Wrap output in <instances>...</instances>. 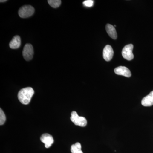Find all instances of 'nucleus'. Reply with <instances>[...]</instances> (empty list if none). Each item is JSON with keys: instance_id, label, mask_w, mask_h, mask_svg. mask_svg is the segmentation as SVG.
Segmentation results:
<instances>
[{"instance_id": "423d86ee", "label": "nucleus", "mask_w": 153, "mask_h": 153, "mask_svg": "<svg viewBox=\"0 0 153 153\" xmlns=\"http://www.w3.org/2000/svg\"><path fill=\"white\" fill-rule=\"evenodd\" d=\"M115 73L118 75H122L127 77L131 76V73L129 69L125 66H120L117 67L114 70Z\"/></svg>"}, {"instance_id": "ddd939ff", "label": "nucleus", "mask_w": 153, "mask_h": 153, "mask_svg": "<svg viewBox=\"0 0 153 153\" xmlns=\"http://www.w3.org/2000/svg\"><path fill=\"white\" fill-rule=\"evenodd\" d=\"M49 5L54 8L58 7L61 4V1L60 0H49L48 1Z\"/></svg>"}, {"instance_id": "9b49d317", "label": "nucleus", "mask_w": 153, "mask_h": 153, "mask_svg": "<svg viewBox=\"0 0 153 153\" xmlns=\"http://www.w3.org/2000/svg\"><path fill=\"white\" fill-rule=\"evenodd\" d=\"M105 29H106L107 33L111 38L114 40L117 38V33L113 26L110 24H107L105 27Z\"/></svg>"}, {"instance_id": "20e7f679", "label": "nucleus", "mask_w": 153, "mask_h": 153, "mask_svg": "<svg viewBox=\"0 0 153 153\" xmlns=\"http://www.w3.org/2000/svg\"><path fill=\"white\" fill-rule=\"evenodd\" d=\"M134 46L133 44H129L126 45L123 49L122 54L124 58L128 60H131L134 58L132 53Z\"/></svg>"}, {"instance_id": "f03ea898", "label": "nucleus", "mask_w": 153, "mask_h": 153, "mask_svg": "<svg viewBox=\"0 0 153 153\" xmlns=\"http://www.w3.org/2000/svg\"><path fill=\"white\" fill-rule=\"evenodd\" d=\"M70 119L75 125L85 127L87 125V121L85 118L79 116L77 113L75 111H73L71 113Z\"/></svg>"}, {"instance_id": "7ed1b4c3", "label": "nucleus", "mask_w": 153, "mask_h": 153, "mask_svg": "<svg viewBox=\"0 0 153 153\" xmlns=\"http://www.w3.org/2000/svg\"><path fill=\"white\" fill-rule=\"evenodd\" d=\"M35 9L31 5H25L20 8L19 11V16L22 18H27L33 16Z\"/></svg>"}, {"instance_id": "39448f33", "label": "nucleus", "mask_w": 153, "mask_h": 153, "mask_svg": "<svg viewBox=\"0 0 153 153\" xmlns=\"http://www.w3.org/2000/svg\"><path fill=\"white\" fill-rule=\"evenodd\" d=\"M34 54L33 46L31 44H27L25 45L23 51V55L25 60L29 61L32 60Z\"/></svg>"}, {"instance_id": "f257e3e1", "label": "nucleus", "mask_w": 153, "mask_h": 153, "mask_svg": "<svg viewBox=\"0 0 153 153\" xmlns=\"http://www.w3.org/2000/svg\"><path fill=\"white\" fill-rule=\"evenodd\" d=\"M34 94V91L32 87L25 88L19 91L18 99L22 104L27 105L30 103Z\"/></svg>"}, {"instance_id": "9d476101", "label": "nucleus", "mask_w": 153, "mask_h": 153, "mask_svg": "<svg viewBox=\"0 0 153 153\" xmlns=\"http://www.w3.org/2000/svg\"><path fill=\"white\" fill-rule=\"evenodd\" d=\"M21 45V38L19 36H14L10 42V47L12 49H17L20 47Z\"/></svg>"}, {"instance_id": "2eb2a0df", "label": "nucleus", "mask_w": 153, "mask_h": 153, "mask_svg": "<svg viewBox=\"0 0 153 153\" xmlns=\"http://www.w3.org/2000/svg\"><path fill=\"white\" fill-rule=\"evenodd\" d=\"M83 4L85 7H91L93 5L94 1L92 0H87V1H84Z\"/></svg>"}, {"instance_id": "0eeeda50", "label": "nucleus", "mask_w": 153, "mask_h": 153, "mask_svg": "<svg viewBox=\"0 0 153 153\" xmlns=\"http://www.w3.org/2000/svg\"><path fill=\"white\" fill-rule=\"evenodd\" d=\"M41 141L44 143L46 148H49L54 143V139L52 135L48 134H44L41 137Z\"/></svg>"}, {"instance_id": "6e6552de", "label": "nucleus", "mask_w": 153, "mask_h": 153, "mask_svg": "<svg viewBox=\"0 0 153 153\" xmlns=\"http://www.w3.org/2000/svg\"><path fill=\"white\" fill-rule=\"evenodd\" d=\"M114 55V51L112 47L110 45H106L103 51V57L106 61H109L112 59Z\"/></svg>"}, {"instance_id": "f8f14e48", "label": "nucleus", "mask_w": 153, "mask_h": 153, "mask_svg": "<svg viewBox=\"0 0 153 153\" xmlns=\"http://www.w3.org/2000/svg\"><path fill=\"white\" fill-rule=\"evenodd\" d=\"M71 153H83L81 150V145L80 143H76L75 144L71 145Z\"/></svg>"}, {"instance_id": "1a4fd4ad", "label": "nucleus", "mask_w": 153, "mask_h": 153, "mask_svg": "<svg viewBox=\"0 0 153 153\" xmlns=\"http://www.w3.org/2000/svg\"><path fill=\"white\" fill-rule=\"evenodd\" d=\"M142 105L144 106L149 107L153 105V91L143 99Z\"/></svg>"}, {"instance_id": "dca6fc26", "label": "nucleus", "mask_w": 153, "mask_h": 153, "mask_svg": "<svg viewBox=\"0 0 153 153\" xmlns=\"http://www.w3.org/2000/svg\"><path fill=\"white\" fill-rule=\"evenodd\" d=\"M0 1H1V2H4L7 1H6V0H4V1H3V0H1Z\"/></svg>"}, {"instance_id": "4468645a", "label": "nucleus", "mask_w": 153, "mask_h": 153, "mask_svg": "<svg viewBox=\"0 0 153 153\" xmlns=\"http://www.w3.org/2000/svg\"><path fill=\"white\" fill-rule=\"evenodd\" d=\"M6 120V116L1 108L0 109V125H3L5 122Z\"/></svg>"}]
</instances>
